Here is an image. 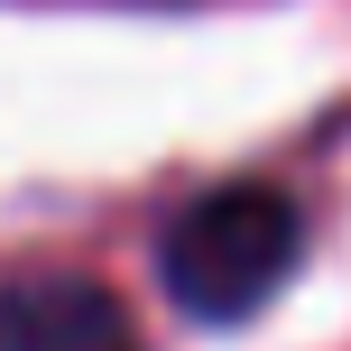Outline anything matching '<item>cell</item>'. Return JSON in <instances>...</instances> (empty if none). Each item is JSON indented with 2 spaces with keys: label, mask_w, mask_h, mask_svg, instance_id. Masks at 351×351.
Returning a JSON list of instances; mask_svg holds the SVG:
<instances>
[{
  "label": "cell",
  "mask_w": 351,
  "mask_h": 351,
  "mask_svg": "<svg viewBox=\"0 0 351 351\" xmlns=\"http://www.w3.org/2000/svg\"><path fill=\"white\" fill-rule=\"evenodd\" d=\"M305 259V222L278 185H213L194 194L185 213L167 222V296L185 305L194 324H241L296 278Z\"/></svg>",
  "instance_id": "cell-1"
},
{
  "label": "cell",
  "mask_w": 351,
  "mask_h": 351,
  "mask_svg": "<svg viewBox=\"0 0 351 351\" xmlns=\"http://www.w3.org/2000/svg\"><path fill=\"white\" fill-rule=\"evenodd\" d=\"M0 351H139V324L84 268H10L0 278Z\"/></svg>",
  "instance_id": "cell-2"
}]
</instances>
